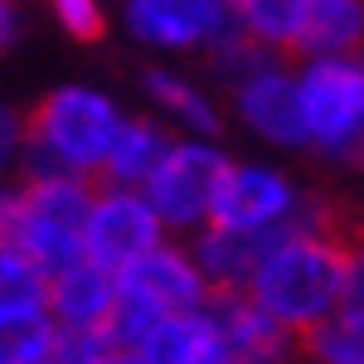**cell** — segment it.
I'll use <instances>...</instances> for the list:
<instances>
[{
    "mask_svg": "<svg viewBox=\"0 0 364 364\" xmlns=\"http://www.w3.org/2000/svg\"><path fill=\"white\" fill-rule=\"evenodd\" d=\"M311 0H233V34L262 54H301Z\"/></svg>",
    "mask_w": 364,
    "mask_h": 364,
    "instance_id": "17",
    "label": "cell"
},
{
    "mask_svg": "<svg viewBox=\"0 0 364 364\" xmlns=\"http://www.w3.org/2000/svg\"><path fill=\"white\" fill-rule=\"evenodd\" d=\"M272 238H248V233H228V228H199L190 238V252H195L199 272L209 282L214 296H228V291H243L257 267V257L267 252Z\"/></svg>",
    "mask_w": 364,
    "mask_h": 364,
    "instance_id": "15",
    "label": "cell"
},
{
    "mask_svg": "<svg viewBox=\"0 0 364 364\" xmlns=\"http://www.w3.org/2000/svg\"><path fill=\"white\" fill-rule=\"evenodd\" d=\"M122 25L156 54H209L233 34V0H122Z\"/></svg>",
    "mask_w": 364,
    "mask_h": 364,
    "instance_id": "10",
    "label": "cell"
},
{
    "mask_svg": "<svg viewBox=\"0 0 364 364\" xmlns=\"http://www.w3.org/2000/svg\"><path fill=\"white\" fill-rule=\"evenodd\" d=\"M107 364H141V360L132 355V350H112V355H107Z\"/></svg>",
    "mask_w": 364,
    "mask_h": 364,
    "instance_id": "25",
    "label": "cell"
},
{
    "mask_svg": "<svg viewBox=\"0 0 364 364\" xmlns=\"http://www.w3.org/2000/svg\"><path fill=\"white\" fill-rule=\"evenodd\" d=\"M296 97L306 151L326 161H364V54L301 58Z\"/></svg>",
    "mask_w": 364,
    "mask_h": 364,
    "instance_id": "5",
    "label": "cell"
},
{
    "mask_svg": "<svg viewBox=\"0 0 364 364\" xmlns=\"http://www.w3.org/2000/svg\"><path fill=\"white\" fill-rule=\"evenodd\" d=\"M316 214H326L301 185L272 161H228L219 180V199L209 224L228 233H248V238H282L287 228L306 224Z\"/></svg>",
    "mask_w": 364,
    "mask_h": 364,
    "instance_id": "6",
    "label": "cell"
},
{
    "mask_svg": "<svg viewBox=\"0 0 364 364\" xmlns=\"http://www.w3.org/2000/svg\"><path fill=\"white\" fill-rule=\"evenodd\" d=\"M58 345V326L49 311L0 316V364H49Z\"/></svg>",
    "mask_w": 364,
    "mask_h": 364,
    "instance_id": "19",
    "label": "cell"
},
{
    "mask_svg": "<svg viewBox=\"0 0 364 364\" xmlns=\"http://www.w3.org/2000/svg\"><path fill=\"white\" fill-rule=\"evenodd\" d=\"M170 141H175V132H170L166 122H156V117H127L122 132H117V141H112V151H107L102 185L141 190V185L156 175V166L166 161Z\"/></svg>",
    "mask_w": 364,
    "mask_h": 364,
    "instance_id": "16",
    "label": "cell"
},
{
    "mask_svg": "<svg viewBox=\"0 0 364 364\" xmlns=\"http://www.w3.org/2000/svg\"><path fill=\"white\" fill-rule=\"evenodd\" d=\"M92 209V185L87 180H63V175H25L15 190H5V214H0V238L20 248L29 262H39L49 277L68 262L83 257V228Z\"/></svg>",
    "mask_w": 364,
    "mask_h": 364,
    "instance_id": "3",
    "label": "cell"
},
{
    "mask_svg": "<svg viewBox=\"0 0 364 364\" xmlns=\"http://www.w3.org/2000/svg\"><path fill=\"white\" fill-rule=\"evenodd\" d=\"M141 92L151 97L156 122H166L175 136H195V141H214L224 132V107L219 97H209V87L185 78L170 63H151L141 73Z\"/></svg>",
    "mask_w": 364,
    "mask_h": 364,
    "instance_id": "12",
    "label": "cell"
},
{
    "mask_svg": "<svg viewBox=\"0 0 364 364\" xmlns=\"http://www.w3.org/2000/svg\"><path fill=\"white\" fill-rule=\"evenodd\" d=\"M364 54V0H311L301 58Z\"/></svg>",
    "mask_w": 364,
    "mask_h": 364,
    "instance_id": "18",
    "label": "cell"
},
{
    "mask_svg": "<svg viewBox=\"0 0 364 364\" xmlns=\"http://www.w3.org/2000/svg\"><path fill=\"white\" fill-rule=\"evenodd\" d=\"M228 170V156L219 141H195V136H175L166 151V161L156 166V175L141 185V195L151 199L156 219L166 224V233H190L209 228L214 199H219V180Z\"/></svg>",
    "mask_w": 364,
    "mask_h": 364,
    "instance_id": "8",
    "label": "cell"
},
{
    "mask_svg": "<svg viewBox=\"0 0 364 364\" xmlns=\"http://www.w3.org/2000/svg\"><path fill=\"white\" fill-rule=\"evenodd\" d=\"M112 311H117V272H107V267L78 257L49 277V316H54L58 331H102L107 336Z\"/></svg>",
    "mask_w": 364,
    "mask_h": 364,
    "instance_id": "13",
    "label": "cell"
},
{
    "mask_svg": "<svg viewBox=\"0 0 364 364\" xmlns=\"http://www.w3.org/2000/svg\"><path fill=\"white\" fill-rule=\"evenodd\" d=\"M170 233L156 219L151 199L141 190H122V185H92V209H87L83 228V257L107 267V272H127L146 252H156Z\"/></svg>",
    "mask_w": 364,
    "mask_h": 364,
    "instance_id": "9",
    "label": "cell"
},
{
    "mask_svg": "<svg viewBox=\"0 0 364 364\" xmlns=\"http://www.w3.org/2000/svg\"><path fill=\"white\" fill-rule=\"evenodd\" d=\"M219 331H224V345L233 364H296L301 355V340L291 331H282L277 321L262 306H252L243 291H228V296H214L209 301Z\"/></svg>",
    "mask_w": 364,
    "mask_h": 364,
    "instance_id": "11",
    "label": "cell"
},
{
    "mask_svg": "<svg viewBox=\"0 0 364 364\" xmlns=\"http://www.w3.org/2000/svg\"><path fill=\"white\" fill-rule=\"evenodd\" d=\"M25 146H29V112H15L0 102V180L25 170Z\"/></svg>",
    "mask_w": 364,
    "mask_h": 364,
    "instance_id": "23",
    "label": "cell"
},
{
    "mask_svg": "<svg viewBox=\"0 0 364 364\" xmlns=\"http://www.w3.org/2000/svg\"><path fill=\"white\" fill-rule=\"evenodd\" d=\"M214 301L209 282L199 272L190 243L166 238L156 252H146L141 262H132L127 272H117V311H112V336L117 350H136V340L166 321V316H185Z\"/></svg>",
    "mask_w": 364,
    "mask_h": 364,
    "instance_id": "4",
    "label": "cell"
},
{
    "mask_svg": "<svg viewBox=\"0 0 364 364\" xmlns=\"http://www.w3.org/2000/svg\"><path fill=\"white\" fill-rule=\"evenodd\" d=\"M54 20L73 39H97L107 29V0H49Z\"/></svg>",
    "mask_w": 364,
    "mask_h": 364,
    "instance_id": "22",
    "label": "cell"
},
{
    "mask_svg": "<svg viewBox=\"0 0 364 364\" xmlns=\"http://www.w3.org/2000/svg\"><path fill=\"white\" fill-rule=\"evenodd\" d=\"M301 355L311 364H364V321L336 311L326 326H316L301 340Z\"/></svg>",
    "mask_w": 364,
    "mask_h": 364,
    "instance_id": "21",
    "label": "cell"
},
{
    "mask_svg": "<svg viewBox=\"0 0 364 364\" xmlns=\"http://www.w3.org/2000/svg\"><path fill=\"white\" fill-rule=\"evenodd\" d=\"M49 311V272L0 238V316Z\"/></svg>",
    "mask_w": 364,
    "mask_h": 364,
    "instance_id": "20",
    "label": "cell"
},
{
    "mask_svg": "<svg viewBox=\"0 0 364 364\" xmlns=\"http://www.w3.org/2000/svg\"><path fill=\"white\" fill-rule=\"evenodd\" d=\"M340 311L364 321V238L345 243V287H340Z\"/></svg>",
    "mask_w": 364,
    "mask_h": 364,
    "instance_id": "24",
    "label": "cell"
},
{
    "mask_svg": "<svg viewBox=\"0 0 364 364\" xmlns=\"http://www.w3.org/2000/svg\"><path fill=\"white\" fill-rule=\"evenodd\" d=\"M0 214H5V185H0Z\"/></svg>",
    "mask_w": 364,
    "mask_h": 364,
    "instance_id": "26",
    "label": "cell"
},
{
    "mask_svg": "<svg viewBox=\"0 0 364 364\" xmlns=\"http://www.w3.org/2000/svg\"><path fill=\"white\" fill-rule=\"evenodd\" d=\"M127 112L112 92L92 83H63L39 97L29 112V146L20 175H63V180H102L107 151Z\"/></svg>",
    "mask_w": 364,
    "mask_h": 364,
    "instance_id": "2",
    "label": "cell"
},
{
    "mask_svg": "<svg viewBox=\"0 0 364 364\" xmlns=\"http://www.w3.org/2000/svg\"><path fill=\"white\" fill-rule=\"evenodd\" d=\"M132 355L141 364H233V355L224 345V331H219V321H214L209 306L156 321L136 340Z\"/></svg>",
    "mask_w": 364,
    "mask_h": 364,
    "instance_id": "14",
    "label": "cell"
},
{
    "mask_svg": "<svg viewBox=\"0 0 364 364\" xmlns=\"http://www.w3.org/2000/svg\"><path fill=\"white\" fill-rule=\"evenodd\" d=\"M340 287H345V238H336L326 214H316L267 243L243 296L267 311L282 331L306 340L340 311Z\"/></svg>",
    "mask_w": 364,
    "mask_h": 364,
    "instance_id": "1",
    "label": "cell"
},
{
    "mask_svg": "<svg viewBox=\"0 0 364 364\" xmlns=\"http://www.w3.org/2000/svg\"><path fill=\"white\" fill-rule=\"evenodd\" d=\"M224 83H228V117L252 141H262L272 151H306L301 97H296V63L252 49L233 73H224Z\"/></svg>",
    "mask_w": 364,
    "mask_h": 364,
    "instance_id": "7",
    "label": "cell"
}]
</instances>
